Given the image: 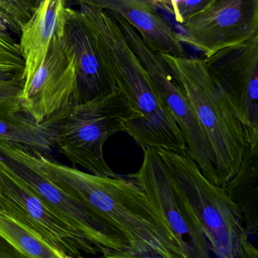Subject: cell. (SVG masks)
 <instances>
[{
  "label": "cell",
  "instance_id": "7a4b0ae2",
  "mask_svg": "<svg viewBox=\"0 0 258 258\" xmlns=\"http://www.w3.org/2000/svg\"><path fill=\"white\" fill-rule=\"evenodd\" d=\"M158 152L208 240L210 251L221 258H257L241 209L224 187L210 181L188 154Z\"/></svg>",
  "mask_w": 258,
  "mask_h": 258
},
{
  "label": "cell",
  "instance_id": "7c38bea8",
  "mask_svg": "<svg viewBox=\"0 0 258 258\" xmlns=\"http://www.w3.org/2000/svg\"><path fill=\"white\" fill-rule=\"evenodd\" d=\"M66 7H91L116 15L134 27L159 53L185 55L179 34L149 0H66Z\"/></svg>",
  "mask_w": 258,
  "mask_h": 258
},
{
  "label": "cell",
  "instance_id": "9c48e42d",
  "mask_svg": "<svg viewBox=\"0 0 258 258\" xmlns=\"http://www.w3.org/2000/svg\"><path fill=\"white\" fill-rule=\"evenodd\" d=\"M180 25V41L210 56L257 35L258 0H213Z\"/></svg>",
  "mask_w": 258,
  "mask_h": 258
},
{
  "label": "cell",
  "instance_id": "30bf717a",
  "mask_svg": "<svg viewBox=\"0 0 258 258\" xmlns=\"http://www.w3.org/2000/svg\"><path fill=\"white\" fill-rule=\"evenodd\" d=\"M76 87L75 56L56 31L44 61L24 85L22 102L25 113L43 125L76 104Z\"/></svg>",
  "mask_w": 258,
  "mask_h": 258
},
{
  "label": "cell",
  "instance_id": "9a60e30c",
  "mask_svg": "<svg viewBox=\"0 0 258 258\" xmlns=\"http://www.w3.org/2000/svg\"><path fill=\"white\" fill-rule=\"evenodd\" d=\"M0 139L16 142L49 154L54 146L52 135L28 114L14 110L0 109Z\"/></svg>",
  "mask_w": 258,
  "mask_h": 258
},
{
  "label": "cell",
  "instance_id": "5bb4252c",
  "mask_svg": "<svg viewBox=\"0 0 258 258\" xmlns=\"http://www.w3.org/2000/svg\"><path fill=\"white\" fill-rule=\"evenodd\" d=\"M258 146H248L239 170L226 184L229 196L238 204L248 235L258 232Z\"/></svg>",
  "mask_w": 258,
  "mask_h": 258
},
{
  "label": "cell",
  "instance_id": "4fadbf2b",
  "mask_svg": "<svg viewBox=\"0 0 258 258\" xmlns=\"http://www.w3.org/2000/svg\"><path fill=\"white\" fill-rule=\"evenodd\" d=\"M66 7V0H41L24 25L19 45L25 61V83L44 61Z\"/></svg>",
  "mask_w": 258,
  "mask_h": 258
},
{
  "label": "cell",
  "instance_id": "ba28073f",
  "mask_svg": "<svg viewBox=\"0 0 258 258\" xmlns=\"http://www.w3.org/2000/svg\"><path fill=\"white\" fill-rule=\"evenodd\" d=\"M36 149L0 139V160L60 217L97 248L103 257H111V244L100 226L70 194L43 172Z\"/></svg>",
  "mask_w": 258,
  "mask_h": 258
},
{
  "label": "cell",
  "instance_id": "52a82bcc",
  "mask_svg": "<svg viewBox=\"0 0 258 258\" xmlns=\"http://www.w3.org/2000/svg\"><path fill=\"white\" fill-rule=\"evenodd\" d=\"M203 61L241 122L249 146H258V34Z\"/></svg>",
  "mask_w": 258,
  "mask_h": 258
},
{
  "label": "cell",
  "instance_id": "e0dca14e",
  "mask_svg": "<svg viewBox=\"0 0 258 258\" xmlns=\"http://www.w3.org/2000/svg\"><path fill=\"white\" fill-rule=\"evenodd\" d=\"M37 6V0H0V28L19 35Z\"/></svg>",
  "mask_w": 258,
  "mask_h": 258
},
{
  "label": "cell",
  "instance_id": "5b68a950",
  "mask_svg": "<svg viewBox=\"0 0 258 258\" xmlns=\"http://www.w3.org/2000/svg\"><path fill=\"white\" fill-rule=\"evenodd\" d=\"M0 213L37 232L66 258L97 255L99 250L45 203L0 160Z\"/></svg>",
  "mask_w": 258,
  "mask_h": 258
},
{
  "label": "cell",
  "instance_id": "277c9868",
  "mask_svg": "<svg viewBox=\"0 0 258 258\" xmlns=\"http://www.w3.org/2000/svg\"><path fill=\"white\" fill-rule=\"evenodd\" d=\"M137 117L117 88L89 102L71 105L42 126L50 133L54 146L72 164L93 174L116 176L104 158V146Z\"/></svg>",
  "mask_w": 258,
  "mask_h": 258
},
{
  "label": "cell",
  "instance_id": "3957f363",
  "mask_svg": "<svg viewBox=\"0 0 258 258\" xmlns=\"http://www.w3.org/2000/svg\"><path fill=\"white\" fill-rule=\"evenodd\" d=\"M160 55L170 66L205 130L215 155L220 185L224 187L239 170L248 148L244 128L203 59Z\"/></svg>",
  "mask_w": 258,
  "mask_h": 258
},
{
  "label": "cell",
  "instance_id": "603a6c76",
  "mask_svg": "<svg viewBox=\"0 0 258 258\" xmlns=\"http://www.w3.org/2000/svg\"><path fill=\"white\" fill-rule=\"evenodd\" d=\"M37 3H38V4H40V1H41V0H37Z\"/></svg>",
  "mask_w": 258,
  "mask_h": 258
},
{
  "label": "cell",
  "instance_id": "6da1fadb",
  "mask_svg": "<svg viewBox=\"0 0 258 258\" xmlns=\"http://www.w3.org/2000/svg\"><path fill=\"white\" fill-rule=\"evenodd\" d=\"M35 152L46 176L100 226L113 257L185 258L165 219L132 179L86 173Z\"/></svg>",
  "mask_w": 258,
  "mask_h": 258
},
{
  "label": "cell",
  "instance_id": "8992f818",
  "mask_svg": "<svg viewBox=\"0 0 258 258\" xmlns=\"http://www.w3.org/2000/svg\"><path fill=\"white\" fill-rule=\"evenodd\" d=\"M158 210L173 232L185 258H208L209 244L171 173L157 149H143V160L135 173L128 175Z\"/></svg>",
  "mask_w": 258,
  "mask_h": 258
},
{
  "label": "cell",
  "instance_id": "ffe728a7",
  "mask_svg": "<svg viewBox=\"0 0 258 258\" xmlns=\"http://www.w3.org/2000/svg\"><path fill=\"white\" fill-rule=\"evenodd\" d=\"M213 0H167L163 10L171 15L179 25L205 10Z\"/></svg>",
  "mask_w": 258,
  "mask_h": 258
},
{
  "label": "cell",
  "instance_id": "7402d4cb",
  "mask_svg": "<svg viewBox=\"0 0 258 258\" xmlns=\"http://www.w3.org/2000/svg\"><path fill=\"white\" fill-rule=\"evenodd\" d=\"M149 1H150L156 7H160L161 8L164 9L167 4V0H149Z\"/></svg>",
  "mask_w": 258,
  "mask_h": 258
},
{
  "label": "cell",
  "instance_id": "44dd1931",
  "mask_svg": "<svg viewBox=\"0 0 258 258\" xmlns=\"http://www.w3.org/2000/svg\"><path fill=\"white\" fill-rule=\"evenodd\" d=\"M0 257H23L0 236Z\"/></svg>",
  "mask_w": 258,
  "mask_h": 258
},
{
  "label": "cell",
  "instance_id": "2e32d148",
  "mask_svg": "<svg viewBox=\"0 0 258 258\" xmlns=\"http://www.w3.org/2000/svg\"><path fill=\"white\" fill-rule=\"evenodd\" d=\"M0 236L23 257L66 258L37 232L10 216L0 213Z\"/></svg>",
  "mask_w": 258,
  "mask_h": 258
},
{
  "label": "cell",
  "instance_id": "8fae6325",
  "mask_svg": "<svg viewBox=\"0 0 258 258\" xmlns=\"http://www.w3.org/2000/svg\"><path fill=\"white\" fill-rule=\"evenodd\" d=\"M76 63V104L84 103L117 89L105 70L90 20L81 8H64L57 28Z\"/></svg>",
  "mask_w": 258,
  "mask_h": 258
},
{
  "label": "cell",
  "instance_id": "d6986e66",
  "mask_svg": "<svg viewBox=\"0 0 258 258\" xmlns=\"http://www.w3.org/2000/svg\"><path fill=\"white\" fill-rule=\"evenodd\" d=\"M24 85V75L0 77V109L25 112L22 102Z\"/></svg>",
  "mask_w": 258,
  "mask_h": 258
},
{
  "label": "cell",
  "instance_id": "ac0fdd59",
  "mask_svg": "<svg viewBox=\"0 0 258 258\" xmlns=\"http://www.w3.org/2000/svg\"><path fill=\"white\" fill-rule=\"evenodd\" d=\"M25 61L20 45L0 28V77L24 75Z\"/></svg>",
  "mask_w": 258,
  "mask_h": 258
}]
</instances>
